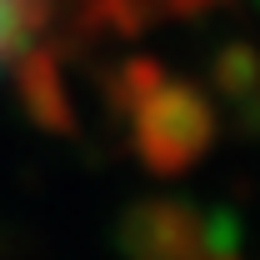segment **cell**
I'll return each instance as SVG.
<instances>
[{
  "label": "cell",
  "instance_id": "1",
  "mask_svg": "<svg viewBox=\"0 0 260 260\" xmlns=\"http://www.w3.org/2000/svg\"><path fill=\"white\" fill-rule=\"evenodd\" d=\"M25 30H30V10H25V0H0V65L25 45Z\"/></svg>",
  "mask_w": 260,
  "mask_h": 260
}]
</instances>
